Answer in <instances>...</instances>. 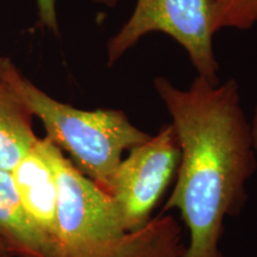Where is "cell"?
Segmentation results:
<instances>
[{"label": "cell", "mask_w": 257, "mask_h": 257, "mask_svg": "<svg viewBox=\"0 0 257 257\" xmlns=\"http://www.w3.org/2000/svg\"><path fill=\"white\" fill-rule=\"evenodd\" d=\"M154 87L172 117L181 153L161 214L176 210L181 216L188 231L181 257H225L224 221L242 212L257 168L238 83H212L198 75L189 88L180 89L157 76Z\"/></svg>", "instance_id": "cell-1"}, {"label": "cell", "mask_w": 257, "mask_h": 257, "mask_svg": "<svg viewBox=\"0 0 257 257\" xmlns=\"http://www.w3.org/2000/svg\"><path fill=\"white\" fill-rule=\"evenodd\" d=\"M46 141L59 186L51 257H181L186 244L174 218L160 214L143 229L126 231L108 194Z\"/></svg>", "instance_id": "cell-2"}, {"label": "cell", "mask_w": 257, "mask_h": 257, "mask_svg": "<svg viewBox=\"0 0 257 257\" xmlns=\"http://www.w3.org/2000/svg\"><path fill=\"white\" fill-rule=\"evenodd\" d=\"M0 78L41 120L47 140L68 154L76 169L106 194L123 154L152 137L134 125L124 111H85L51 98L8 59H0Z\"/></svg>", "instance_id": "cell-3"}, {"label": "cell", "mask_w": 257, "mask_h": 257, "mask_svg": "<svg viewBox=\"0 0 257 257\" xmlns=\"http://www.w3.org/2000/svg\"><path fill=\"white\" fill-rule=\"evenodd\" d=\"M216 0H137L135 10L107 43V64L113 66L144 35L165 32L181 44L198 75L219 83L213 51Z\"/></svg>", "instance_id": "cell-4"}, {"label": "cell", "mask_w": 257, "mask_h": 257, "mask_svg": "<svg viewBox=\"0 0 257 257\" xmlns=\"http://www.w3.org/2000/svg\"><path fill=\"white\" fill-rule=\"evenodd\" d=\"M180 146L172 123L128 150L111 181L108 197L126 231L143 229L176 175Z\"/></svg>", "instance_id": "cell-5"}, {"label": "cell", "mask_w": 257, "mask_h": 257, "mask_svg": "<svg viewBox=\"0 0 257 257\" xmlns=\"http://www.w3.org/2000/svg\"><path fill=\"white\" fill-rule=\"evenodd\" d=\"M11 174L32 226L51 257L57 233L59 186L47 152L46 138L38 140Z\"/></svg>", "instance_id": "cell-6"}, {"label": "cell", "mask_w": 257, "mask_h": 257, "mask_svg": "<svg viewBox=\"0 0 257 257\" xmlns=\"http://www.w3.org/2000/svg\"><path fill=\"white\" fill-rule=\"evenodd\" d=\"M0 240L15 257H49L22 204L11 172L0 169Z\"/></svg>", "instance_id": "cell-7"}, {"label": "cell", "mask_w": 257, "mask_h": 257, "mask_svg": "<svg viewBox=\"0 0 257 257\" xmlns=\"http://www.w3.org/2000/svg\"><path fill=\"white\" fill-rule=\"evenodd\" d=\"M34 115L2 80L0 85V169L12 172L34 149L40 137L32 127Z\"/></svg>", "instance_id": "cell-8"}, {"label": "cell", "mask_w": 257, "mask_h": 257, "mask_svg": "<svg viewBox=\"0 0 257 257\" xmlns=\"http://www.w3.org/2000/svg\"><path fill=\"white\" fill-rule=\"evenodd\" d=\"M257 23V0H216L214 30H248Z\"/></svg>", "instance_id": "cell-9"}, {"label": "cell", "mask_w": 257, "mask_h": 257, "mask_svg": "<svg viewBox=\"0 0 257 257\" xmlns=\"http://www.w3.org/2000/svg\"><path fill=\"white\" fill-rule=\"evenodd\" d=\"M55 3L56 0H37V9L41 24L51 31L57 32L59 23H57Z\"/></svg>", "instance_id": "cell-10"}, {"label": "cell", "mask_w": 257, "mask_h": 257, "mask_svg": "<svg viewBox=\"0 0 257 257\" xmlns=\"http://www.w3.org/2000/svg\"><path fill=\"white\" fill-rule=\"evenodd\" d=\"M250 131H251V140H252V147L255 150V154L257 156V106L255 110V114H253L252 123L250 124Z\"/></svg>", "instance_id": "cell-11"}, {"label": "cell", "mask_w": 257, "mask_h": 257, "mask_svg": "<svg viewBox=\"0 0 257 257\" xmlns=\"http://www.w3.org/2000/svg\"><path fill=\"white\" fill-rule=\"evenodd\" d=\"M89 2L94 3V4L107 6V8H114L119 3V0H89Z\"/></svg>", "instance_id": "cell-12"}, {"label": "cell", "mask_w": 257, "mask_h": 257, "mask_svg": "<svg viewBox=\"0 0 257 257\" xmlns=\"http://www.w3.org/2000/svg\"><path fill=\"white\" fill-rule=\"evenodd\" d=\"M0 257H15L9 251V249L6 248V245L2 242V240H0Z\"/></svg>", "instance_id": "cell-13"}, {"label": "cell", "mask_w": 257, "mask_h": 257, "mask_svg": "<svg viewBox=\"0 0 257 257\" xmlns=\"http://www.w3.org/2000/svg\"><path fill=\"white\" fill-rule=\"evenodd\" d=\"M0 85H2V78H0Z\"/></svg>", "instance_id": "cell-14"}]
</instances>
